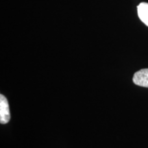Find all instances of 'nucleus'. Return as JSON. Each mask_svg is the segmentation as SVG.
Returning a JSON list of instances; mask_svg holds the SVG:
<instances>
[{
  "mask_svg": "<svg viewBox=\"0 0 148 148\" xmlns=\"http://www.w3.org/2000/svg\"><path fill=\"white\" fill-rule=\"evenodd\" d=\"M133 82L138 86L148 88V69L136 72L133 77Z\"/></svg>",
  "mask_w": 148,
  "mask_h": 148,
  "instance_id": "nucleus-2",
  "label": "nucleus"
},
{
  "mask_svg": "<svg viewBox=\"0 0 148 148\" xmlns=\"http://www.w3.org/2000/svg\"><path fill=\"white\" fill-rule=\"evenodd\" d=\"M10 119V109L8 100L4 95H0V123L5 124L8 123Z\"/></svg>",
  "mask_w": 148,
  "mask_h": 148,
  "instance_id": "nucleus-1",
  "label": "nucleus"
},
{
  "mask_svg": "<svg viewBox=\"0 0 148 148\" xmlns=\"http://www.w3.org/2000/svg\"><path fill=\"white\" fill-rule=\"evenodd\" d=\"M137 12L140 21L148 26V3H140L137 6Z\"/></svg>",
  "mask_w": 148,
  "mask_h": 148,
  "instance_id": "nucleus-3",
  "label": "nucleus"
}]
</instances>
